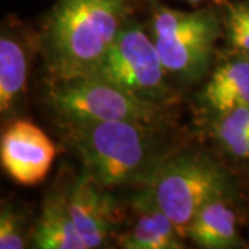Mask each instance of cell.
I'll return each instance as SVG.
<instances>
[{"mask_svg": "<svg viewBox=\"0 0 249 249\" xmlns=\"http://www.w3.org/2000/svg\"><path fill=\"white\" fill-rule=\"evenodd\" d=\"M140 7L145 0H55L37 34L49 79L93 75Z\"/></svg>", "mask_w": 249, "mask_h": 249, "instance_id": "6da1fadb", "label": "cell"}, {"mask_svg": "<svg viewBox=\"0 0 249 249\" xmlns=\"http://www.w3.org/2000/svg\"><path fill=\"white\" fill-rule=\"evenodd\" d=\"M62 124L65 142L100 186H145L178 148L166 139L168 126L130 121H83Z\"/></svg>", "mask_w": 249, "mask_h": 249, "instance_id": "7a4b0ae2", "label": "cell"}, {"mask_svg": "<svg viewBox=\"0 0 249 249\" xmlns=\"http://www.w3.org/2000/svg\"><path fill=\"white\" fill-rule=\"evenodd\" d=\"M145 9L150 13L147 25L170 80L191 86L209 75L223 36L222 3L183 11L160 0H145Z\"/></svg>", "mask_w": 249, "mask_h": 249, "instance_id": "3957f363", "label": "cell"}, {"mask_svg": "<svg viewBox=\"0 0 249 249\" xmlns=\"http://www.w3.org/2000/svg\"><path fill=\"white\" fill-rule=\"evenodd\" d=\"M145 188L186 237L188 224L211 198L232 191L231 176L216 157L199 150H176Z\"/></svg>", "mask_w": 249, "mask_h": 249, "instance_id": "277c9868", "label": "cell"}, {"mask_svg": "<svg viewBox=\"0 0 249 249\" xmlns=\"http://www.w3.org/2000/svg\"><path fill=\"white\" fill-rule=\"evenodd\" d=\"M46 103L61 124L83 121H130L169 126L172 109L154 104L97 76L49 79Z\"/></svg>", "mask_w": 249, "mask_h": 249, "instance_id": "5b68a950", "label": "cell"}, {"mask_svg": "<svg viewBox=\"0 0 249 249\" xmlns=\"http://www.w3.org/2000/svg\"><path fill=\"white\" fill-rule=\"evenodd\" d=\"M91 76L163 107L173 108L181 98L162 64L148 25L136 16L126 22Z\"/></svg>", "mask_w": 249, "mask_h": 249, "instance_id": "8992f818", "label": "cell"}, {"mask_svg": "<svg viewBox=\"0 0 249 249\" xmlns=\"http://www.w3.org/2000/svg\"><path fill=\"white\" fill-rule=\"evenodd\" d=\"M58 190L88 249L108 248L116 242L124 213L109 188L100 186L83 172Z\"/></svg>", "mask_w": 249, "mask_h": 249, "instance_id": "52a82bcc", "label": "cell"}, {"mask_svg": "<svg viewBox=\"0 0 249 249\" xmlns=\"http://www.w3.org/2000/svg\"><path fill=\"white\" fill-rule=\"evenodd\" d=\"M39 52V35L16 16L1 22L0 32V115L1 122L21 118L27 104L29 72Z\"/></svg>", "mask_w": 249, "mask_h": 249, "instance_id": "ba28073f", "label": "cell"}, {"mask_svg": "<svg viewBox=\"0 0 249 249\" xmlns=\"http://www.w3.org/2000/svg\"><path fill=\"white\" fill-rule=\"evenodd\" d=\"M55 155L53 140L32 121L17 118L6 124L0 139V160L16 183L27 187L42 183Z\"/></svg>", "mask_w": 249, "mask_h": 249, "instance_id": "9c48e42d", "label": "cell"}, {"mask_svg": "<svg viewBox=\"0 0 249 249\" xmlns=\"http://www.w3.org/2000/svg\"><path fill=\"white\" fill-rule=\"evenodd\" d=\"M132 219L118 235V247L124 249H183L186 237L155 202L145 187L132 198Z\"/></svg>", "mask_w": 249, "mask_h": 249, "instance_id": "30bf717a", "label": "cell"}, {"mask_svg": "<svg viewBox=\"0 0 249 249\" xmlns=\"http://www.w3.org/2000/svg\"><path fill=\"white\" fill-rule=\"evenodd\" d=\"M196 103L205 116L213 118L240 106H249V57L226 52L214 61Z\"/></svg>", "mask_w": 249, "mask_h": 249, "instance_id": "8fae6325", "label": "cell"}, {"mask_svg": "<svg viewBox=\"0 0 249 249\" xmlns=\"http://www.w3.org/2000/svg\"><path fill=\"white\" fill-rule=\"evenodd\" d=\"M240 217L232 201V191L211 198L188 224L186 238L205 249L245 248L241 237Z\"/></svg>", "mask_w": 249, "mask_h": 249, "instance_id": "7c38bea8", "label": "cell"}, {"mask_svg": "<svg viewBox=\"0 0 249 249\" xmlns=\"http://www.w3.org/2000/svg\"><path fill=\"white\" fill-rule=\"evenodd\" d=\"M32 247L39 249H88L80 238L60 190L46 194L32 229Z\"/></svg>", "mask_w": 249, "mask_h": 249, "instance_id": "4fadbf2b", "label": "cell"}, {"mask_svg": "<svg viewBox=\"0 0 249 249\" xmlns=\"http://www.w3.org/2000/svg\"><path fill=\"white\" fill-rule=\"evenodd\" d=\"M209 134L224 157L249 163V106H240L209 118Z\"/></svg>", "mask_w": 249, "mask_h": 249, "instance_id": "5bb4252c", "label": "cell"}, {"mask_svg": "<svg viewBox=\"0 0 249 249\" xmlns=\"http://www.w3.org/2000/svg\"><path fill=\"white\" fill-rule=\"evenodd\" d=\"M222 10L226 52L249 57V0H224Z\"/></svg>", "mask_w": 249, "mask_h": 249, "instance_id": "9a60e30c", "label": "cell"}, {"mask_svg": "<svg viewBox=\"0 0 249 249\" xmlns=\"http://www.w3.org/2000/svg\"><path fill=\"white\" fill-rule=\"evenodd\" d=\"M28 235V217L25 211L11 201H3L0 209V248H27Z\"/></svg>", "mask_w": 249, "mask_h": 249, "instance_id": "2e32d148", "label": "cell"}, {"mask_svg": "<svg viewBox=\"0 0 249 249\" xmlns=\"http://www.w3.org/2000/svg\"><path fill=\"white\" fill-rule=\"evenodd\" d=\"M181 1H184L187 4H190L191 7H202V6H206V4H213V3H223L224 0H181Z\"/></svg>", "mask_w": 249, "mask_h": 249, "instance_id": "e0dca14e", "label": "cell"}]
</instances>
